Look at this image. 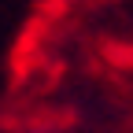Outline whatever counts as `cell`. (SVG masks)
<instances>
[{
    "mask_svg": "<svg viewBox=\"0 0 133 133\" xmlns=\"http://www.w3.org/2000/svg\"><path fill=\"white\" fill-rule=\"evenodd\" d=\"M30 133H44V129H30Z\"/></svg>",
    "mask_w": 133,
    "mask_h": 133,
    "instance_id": "1",
    "label": "cell"
}]
</instances>
